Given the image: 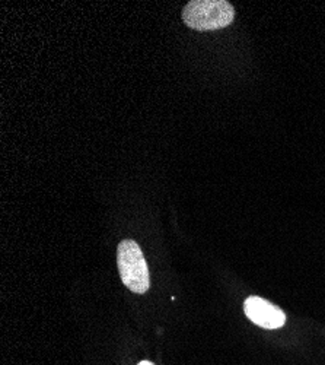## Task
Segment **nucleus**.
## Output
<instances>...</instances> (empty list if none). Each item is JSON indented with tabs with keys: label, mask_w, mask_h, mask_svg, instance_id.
Returning a JSON list of instances; mask_svg holds the SVG:
<instances>
[{
	"label": "nucleus",
	"mask_w": 325,
	"mask_h": 365,
	"mask_svg": "<svg viewBox=\"0 0 325 365\" xmlns=\"http://www.w3.org/2000/svg\"><path fill=\"white\" fill-rule=\"evenodd\" d=\"M244 312L254 324L267 330L280 329L286 323V314L261 297H248L244 302Z\"/></svg>",
	"instance_id": "obj_3"
},
{
	"label": "nucleus",
	"mask_w": 325,
	"mask_h": 365,
	"mask_svg": "<svg viewBox=\"0 0 325 365\" xmlns=\"http://www.w3.org/2000/svg\"><path fill=\"white\" fill-rule=\"evenodd\" d=\"M233 19L235 9L226 0H191L183 9L184 24L196 31H216Z\"/></svg>",
	"instance_id": "obj_1"
},
{
	"label": "nucleus",
	"mask_w": 325,
	"mask_h": 365,
	"mask_svg": "<svg viewBox=\"0 0 325 365\" xmlns=\"http://www.w3.org/2000/svg\"><path fill=\"white\" fill-rule=\"evenodd\" d=\"M117 264L123 284L136 294H144L151 287L149 269L139 245L133 240H124L117 249Z\"/></svg>",
	"instance_id": "obj_2"
},
{
	"label": "nucleus",
	"mask_w": 325,
	"mask_h": 365,
	"mask_svg": "<svg viewBox=\"0 0 325 365\" xmlns=\"http://www.w3.org/2000/svg\"><path fill=\"white\" fill-rule=\"evenodd\" d=\"M139 365H154V364L149 361H142V362H139Z\"/></svg>",
	"instance_id": "obj_4"
}]
</instances>
